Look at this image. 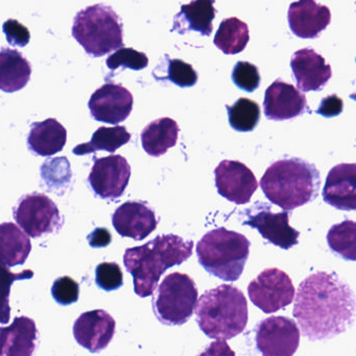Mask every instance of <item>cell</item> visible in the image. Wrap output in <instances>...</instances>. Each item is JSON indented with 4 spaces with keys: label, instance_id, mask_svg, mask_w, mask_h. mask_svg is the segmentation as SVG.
I'll return each instance as SVG.
<instances>
[{
    "label": "cell",
    "instance_id": "obj_1",
    "mask_svg": "<svg viewBox=\"0 0 356 356\" xmlns=\"http://www.w3.org/2000/svg\"><path fill=\"white\" fill-rule=\"evenodd\" d=\"M293 314L304 337L326 341L353 324L356 296L337 275L318 272L298 287Z\"/></svg>",
    "mask_w": 356,
    "mask_h": 356
},
{
    "label": "cell",
    "instance_id": "obj_2",
    "mask_svg": "<svg viewBox=\"0 0 356 356\" xmlns=\"http://www.w3.org/2000/svg\"><path fill=\"white\" fill-rule=\"evenodd\" d=\"M193 241H185L178 235L168 234L126 250L124 266L133 276L136 295L140 298L153 295L163 273L193 255Z\"/></svg>",
    "mask_w": 356,
    "mask_h": 356
},
{
    "label": "cell",
    "instance_id": "obj_3",
    "mask_svg": "<svg viewBox=\"0 0 356 356\" xmlns=\"http://www.w3.org/2000/svg\"><path fill=\"white\" fill-rule=\"evenodd\" d=\"M320 185L318 168L300 158H285L274 162L260 180L266 197L285 211L316 200Z\"/></svg>",
    "mask_w": 356,
    "mask_h": 356
},
{
    "label": "cell",
    "instance_id": "obj_4",
    "mask_svg": "<svg viewBox=\"0 0 356 356\" xmlns=\"http://www.w3.org/2000/svg\"><path fill=\"white\" fill-rule=\"evenodd\" d=\"M248 312L243 291L230 284L204 293L195 308L200 328L213 339H230L241 334L247 327Z\"/></svg>",
    "mask_w": 356,
    "mask_h": 356
},
{
    "label": "cell",
    "instance_id": "obj_5",
    "mask_svg": "<svg viewBox=\"0 0 356 356\" xmlns=\"http://www.w3.org/2000/svg\"><path fill=\"white\" fill-rule=\"evenodd\" d=\"M249 239L241 233L218 228L206 233L197 245L200 264L224 281L241 278L250 254Z\"/></svg>",
    "mask_w": 356,
    "mask_h": 356
},
{
    "label": "cell",
    "instance_id": "obj_6",
    "mask_svg": "<svg viewBox=\"0 0 356 356\" xmlns=\"http://www.w3.org/2000/svg\"><path fill=\"white\" fill-rule=\"evenodd\" d=\"M72 36L89 56L99 58L124 45L122 24L112 8L91 6L76 14Z\"/></svg>",
    "mask_w": 356,
    "mask_h": 356
},
{
    "label": "cell",
    "instance_id": "obj_7",
    "mask_svg": "<svg viewBox=\"0 0 356 356\" xmlns=\"http://www.w3.org/2000/svg\"><path fill=\"white\" fill-rule=\"evenodd\" d=\"M197 302L195 281L188 275L172 273L158 287L153 301L154 314L162 324L180 326L191 318Z\"/></svg>",
    "mask_w": 356,
    "mask_h": 356
},
{
    "label": "cell",
    "instance_id": "obj_8",
    "mask_svg": "<svg viewBox=\"0 0 356 356\" xmlns=\"http://www.w3.org/2000/svg\"><path fill=\"white\" fill-rule=\"evenodd\" d=\"M13 213L20 228L34 238L55 232L63 225L57 205L42 193L24 195L14 207Z\"/></svg>",
    "mask_w": 356,
    "mask_h": 356
},
{
    "label": "cell",
    "instance_id": "obj_9",
    "mask_svg": "<svg viewBox=\"0 0 356 356\" xmlns=\"http://www.w3.org/2000/svg\"><path fill=\"white\" fill-rule=\"evenodd\" d=\"M248 293L264 314L283 309L295 299V287L289 275L279 268H266L250 282Z\"/></svg>",
    "mask_w": 356,
    "mask_h": 356
},
{
    "label": "cell",
    "instance_id": "obj_10",
    "mask_svg": "<svg viewBox=\"0 0 356 356\" xmlns=\"http://www.w3.org/2000/svg\"><path fill=\"white\" fill-rule=\"evenodd\" d=\"M256 347L264 356H291L300 345V330L295 321L270 316L256 326Z\"/></svg>",
    "mask_w": 356,
    "mask_h": 356
},
{
    "label": "cell",
    "instance_id": "obj_11",
    "mask_svg": "<svg viewBox=\"0 0 356 356\" xmlns=\"http://www.w3.org/2000/svg\"><path fill=\"white\" fill-rule=\"evenodd\" d=\"M245 212L247 218L243 224L258 230L273 245L289 250L299 243L300 232L289 226V213L285 210L274 213L270 204L257 202Z\"/></svg>",
    "mask_w": 356,
    "mask_h": 356
},
{
    "label": "cell",
    "instance_id": "obj_12",
    "mask_svg": "<svg viewBox=\"0 0 356 356\" xmlns=\"http://www.w3.org/2000/svg\"><path fill=\"white\" fill-rule=\"evenodd\" d=\"M130 177L131 166L126 158L111 155L95 158L88 181L97 197L113 201L124 195Z\"/></svg>",
    "mask_w": 356,
    "mask_h": 356
},
{
    "label": "cell",
    "instance_id": "obj_13",
    "mask_svg": "<svg viewBox=\"0 0 356 356\" xmlns=\"http://www.w3.org/2000/svg\"><path fill=\"white\" fill-rule=\"evenodd\" d=\"M216 186L225 199L237 205L251 201L258 188L255 175L245 164L233 160H224L214 170Z\"/></svg>",
    "mask_w": 356,
    "mask_h": 356
},
{
    "label": "cell",
    "instance_id": "obj_14",
    "mask_svg": "<svg viewBox=\"0 0 356 356\" xmlns=\"http://www.w3.org/2000/svg\"><path fill=\"white\" fill-rule=\"evenodd\" d=\"M133 104L134 99L128 89L120 84L107 83L92 93L88 107L97 122L118 126L130 116Z\"/></svg>",
    "mask_w": 356,
    "mask_h": 356
},
{
    "label": "cell",
    "instance_id": "obj_15",
    "mask_svg": "<svg viewBox=\"0 0 356 356\" xmlns=\"http://www.w3.org/2000/svg\"><path fill=\"white\" fill-rule=\"evenodd\" d=\"M116 323L103 309L91 310L79 316L74 325V337L79 345L92 353L107 348L115 334Z\"/></svg>",
    "mask_w": 356,
    "mask_h": 356
},
{
    "label": "cell",
    "instance_id": "obj_16",
    "mask_svg": "<svg viewBox=\"0 0 356 356\" xmlns=\"http://www.w3.org/2000/svg\"><path fill=\"white\" fill-rule=\"evenodd\" d=\"M264 115L268 120H293L308 110L307 99L293 85L275 81L266 91L264 102Z\"/></svg>",
    "mask_w": 356,
    "mask_h": 356
},
{
    "label": "cell",
    "instance_id": "obj_17",
    "mask_svg": "<svg viewBox=\"0 0 356 356\" xmlns=\"http://www.w3.org/2000/svg\"><path fill=\"white\" fill-rule=\"evenodd\" d=\"M112 224L122 237L143 241L156 230L155 212L143 202H126L114 211Z\"/></svg>",
    "mask_w": 356,
    "mask_h": 356
},
{
    "label": "cell",
    "instance_id": "obj_18",
    "mask_svg": "<svg viewBox=\"0 0 356 356\" xmlns=\"http://www.w3.org/2000/svg\"><path fill=\"white\" fill-rule=\"evenodd\" d=\"M325 203L343 211L356 210V163H341L331 168L323 188Z\"/></svg>",
    "mask_w": 356,
    "mask_h": 356
},
{
    "label": "cell",
    "instance_id": "obj_19",
    "mask_svg": "<svg viewBox=\"0 0 356 356\" xmlns=\"http://www.w3.org/2000/svg\"><path fill=\"white\" fill-rule=\"evenodd\" d=\"M289 28L295 36L302 39H314L331 22L330 10L318 5L316 0H298L289 6Z\"/></svg>",
    "mask_w": 356,
    "mask_h": 356
},
{
    "label": "cell",
    "instance_id": "obj_20",
    "mask_svg": "<svg viewBox=\"0 0 356 356\" xmlns=\"http://www.w3.org/2000/svg\"><path fill=\"white\" fill-rule=\"evenodd\" d=\"M291 67L298 88L303 92L322 90L332 76L330 65L312 49L296 51L291 57Z\"/></svg>",
    "mask_w": 356,
    "mask_h": 356
},
{
    "label": "cell",
    "instance_id": "obj_21",
    "mask_svg": "<svg viewBox=\"0 0 356 356\" xmlns=\"http://www.w3.org/2000/svg\"><path fill=\"white\" fill-rule=\"evenodd\" d=\"M214 3L216 0H195L183 5L180 13L175 16L172 31L180 35L195 31L203 36H210L213 31L212 22L216 15Z\"/></svg>",
    "mask_w": 356,
    "mask_h": 356
},
{
    "label": "cell",
    "instance_id": "obj_22",
    "mask_svg": "<svg viewBox=\"0 0 356 356\" xmlns=\"http://www.w3.org/2000/svg\"><path fill=\"white\" fill-rule=\"evenodd\" d=\"M37 337L36 324L32 318H15L12 325L1 328V355H32Z\"/></svg>",
    "mask_w": 356,
    "mask_h": 356
},
{
    "label": "cell",
    "instance_id": "obj_23",
    "mask_svg": "<svg viewBox=\"0 0 356 356\" xmlns=\"http://www.w3.org/2000/svg\"><path fill=\"white\" fill-rule=\"evenodd\" d=\"M67 141V131L55 118L34 122L28 137L29 149L38 156H53L63 151Z\"/></svg>",
    "mask_w": 356,
    "mask_h": 356
},
{
    "label": "cell",
    "instance_id": "obj_24",
    "mask_svg": "<svg viewBox=\"0 0 356 356\" xmlns=\"http://www.w3.org/2000/svg\"><path fill=\"white\" fill-rule=\"evenodd\" d=\"M30 62L16 49H3L0 54V88L3 92L22 90L30 82Z\"/></svg>",
    "mask_w": 356,
    "mask_h": 356
},
{
    "label": "cell",
    "instance_id": "obj_25",
    "mask_svg": "<svg viewBox=\"0 0 356 356\" xmlns=\"http://www.w3.org/2000/svg\"><path fill=\"white\" fill-rule=\"evenodd\" d=\"M178 124L170 118H162L147 124L141 133V143L147 155L160 157L178 141Z\"/></svg>",
    "mask_w": 356,
    "mask_h": 356
},
{
    "label": "cell",
    "instance_id": "obj_26",
    "mask_svg": "<svg viewBox=\"0 0 356 356\" xmlns=\"http://www.w3.org/2000/svg\"><path fill=\"white\" fill-rule=\"evenodd\" d=\"M0 241L1 264L9 268L24 264L32 251V243L28 235L13 222H3L1 225Z\"/></svg>",
    "mask_w": 356,
    "mask_h": 356
},
{
    "label": "cell",
    "instance_id": "obj_27",
    "mask_svg": "<svg viewBox=\"0 0 356 356\" xmlns=\"http://www.w3.org/2000/svg\"><path fill=\"white\" fill-rule=\"evenodd\" d=\"M130 140L131 134L127 131L126 127H101L95 131L89 143L76 145L72 153L76 156L88 155L97 151L114 153Z\"/></svg>",
    "mask_w": 356,
    "mask_h": 356
},
{
    "label": "cell",
    "instance_id": "obj_28",
    "mask_svg": "<svg viewBox=\"0 0 356 356\" xmlns=\"http://www.w3.org/2000/svg\"><path fill=\"white\" fill-rule=\"evenodd\" d=\"M249 41L248 24L238 18L230 17L220 22L213 42L225 55H236L247 47Z\"/></svg>",
    "mask_w": 356,
    "mask_h": 356
},
{
    "label": "cell",
    "instance_id": "obj_29",
    "mask_svg": "<svg viewBox=\"0 0 356 356\" xmlns=\"http://www.w3.org/2000/svg\"><path fill=\"white\" fill-rule=\"evenodd\" d=\"M327 243L339 257L356 261V222L347 220L333 225L327 234Z\"/></svg>",
    "mask_w": 356,
    "mask_h": 356
},
{
    "label": "cell",
    "instance_id": "obj_30",
    "mask_svg": "<svg viewBox=\"0 0 356 356\" xmlns=\"http://www.w3.org/2000/svg\"><path fill=\"white\" fill-rule=\"evenodd\" d=\"M229 124L238 132H251L260 120V107L256 102L245 97L237 99L233 106H226Z\"/></svg>",
    "mask_w": 356,
    "mask_h": 356
},
{
    "label": "cell",
    "instance_id": "obj_31",
    "mask_svg": "<svg viewBox=\"0 0 356 356\" xmlns=\"http://www.w3.org/2000/svg\"><path fill=\"white\" fill-rule=\"evenodd\" d=\"M41 176L49 188L65 187L72 178L70 161L66 158L47 160L41 168Z\"/></svg>",
    "mask_w": 356,
    "mask_h": 356
},
{
    "label": "cell",
    "instance_id": "obj_32",
    "mask_svg": "<svg viewBox=\"0 0 356 356\" xmlns=\"http://www.w3.org/2000/svg\"><path fill=\"white\" fill-rule=\"evenodd\" d=\"M106 64L112 70H118L122 66L132 70H143L149 65V58L145 53L136 49L122 47L109 56Z\"/></svg>",
    "mask_w": 356,
    "mask_h": 356
},
{
    "label": "cell",
    "instance_id": "obj_33",
    "mask_svg": "<svg viewBox=\"0 0 356 356\" xmlns=\"http://www.w3.org/2000/svg\"><path fill=\"white\" fill-rule=\"evenodd\" d=\"M95 282L104 291H112L124 284V274L116 262H102L95 268Z\"/></svg>",
    "mask_w": 356,
    "mask_h": 356
},
{
    "label": "cell",
    "instance_id": "obj_34",
    "mask_svg": "<svg viewBox=\"0 0 356 356\" xmlns=\"http://www.w3.org/2000/svg\"><path fill=\"white\" fill-rule=\"evenodd\" d=\"M260 74L258 68L249 62H237L232 72V81L239 89L253 92L260 85Z\"/></svg>",
    "mask_w": 356,
    "mask_h": 356
},
{
    "label": "cell",
    "instance_id": "obj_35",
    "mask_svg": "<svg viewBox=\"0 0 356 356\" xmlns=\"http://www.w3.org/2000/svg\"><path fill=\"white\" fill-rule=\"evenodd\" d=\"M168 80L177 86L193 87L197 84V74L191 64L179 59L168 61Z\"/></svg>",
    "mask_w": 356,
    "mask_h": 356
},
{
    "label": "cell",
    "instance_id": "obj_36",
    "mask_svg": "<svg viewBox=\"0 0 356 356\" xmlns=\"http://www.w3.org/2000/svg\"><path fill=\"white\" fill-rule=\"evenodd\" d=\"M51 295H53L54 299L61 305H70V304L76 303L79 300L80 285L72 277H61L54 282L53 286H51Z\"/></svg>",
    "mask_w": 356,
    "mask_h": 356
},
{
    "label": "cell",
    "instance_id": "obj_37",
    "mask_svg": "<svg viewBox=\"0 0 356 356\" xmlns=\"http://www.w3.org/2000/svg\"><path fill=\"white\" fill-rule=\"evenodd\" d=\"M3 33L12 47H24L31 40L30 31L15 19H9L3 24Z\"/></svg>",
    "mask_w": 356,
    "mask_h": 356
},
{
    "label": "cell",
    "instance_id": "obj_38",
    "mask_svg": "<svg viewBox=\"0 0 356 356\" xmlns=\"http://www.w3.org/2000/svg\"><path fill=\"white\" fill-rule=\"evenodd\" d=\"M343 99L341 97L335 95H329L322 99L320 107L316 110V113L327 118H334L343 112Z\"/></svg>",
    "mask_w": 356,
    "mask_h": 356
},
{
    "label": "cell",
    "instance_id": "obj_39",
    "mask_svg": "<svg viewBox=\"0 0 356 356\" xmlns=\"http://www.w3.org/2000/svg\"><path fill=\"white\" fill-rule=\"evenodd\" d=\"M87 239L92 248H105L111 243L112 235L108 229L97 228L87 236Z\"/></svg>",
    "mask_w": 356,
    "mask_h": 356
},
{
    "label": "cell",
    "instance_id": "obj_40",
    "mask_svg": "<svg viewBox=\"0 0 356 356\" xmlns=\"http://www.w3.org/2000/svg\"><path fill=\"white\" fill-rule=\"evenodd\" d=\"M350 99H354V101H356V93H355V95H350Z\"/></svg>",
    "mask_w": 356,
    "mask_h": 356
}]
</instances>
